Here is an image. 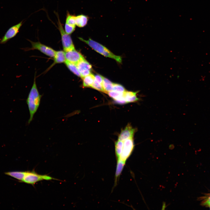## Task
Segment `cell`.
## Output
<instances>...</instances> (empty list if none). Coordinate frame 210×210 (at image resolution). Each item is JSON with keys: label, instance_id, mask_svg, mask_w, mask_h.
I'll use <instances>...</instances> for the list:
<instances>
[{"label": "cell", "instance_id": "6da1fadb", "mask_svg": "<svg viewBox=\"0 0 210 210\" xmlns=\"http://www.w3.org/2000/svg\"><path fill=\"white\" fill-rule=\"evenodd\" d=\"M41 97V95L40 94L37 87L35 77L33 85L26 99L30 115L28 124L33 120L34 116L38 108Z\"/></svg>", "mask_w": 210, "mask_h": 210}, {"label": "cell", "instance_id": "7a4b0ae2", "mask_svg": "<svg viewBox=\"0 0 210 210\" xmlns=\"http://www.w3.org/2000/svg\"><path fill=\"white\" fill-rule=\"evenodd\" d=\"M79 38L82 41L88 44L93 50L103 56L113 59L118 62L121 63L122 58L121 57L114 55L106 48L101 44L90 38L88 40H84L81 38Z\"/></svg>", "mask_w": 210, "mask_h": 210}, {"label": "cell", "instance_id": "3957f363", "mask_svg": "<svg viewBox=\"0 0 210 210\" xmlns=\"http://www.w3.org/2000/svg\"><path fill=\"white\" fill-rule=\"evenodd\" d=\"M57 18V24L58 29L61 34L63 48L64 52L75 49L74 46L70 36L66 33L62 24L58 13H56Z\"/></svg>", "mask_w": 210, "mask_h": 210}, {"label": "cell", "instance_id": "277c9868", "mask_svg": "<svg viewBox=\"0 0 210 210\" xmlns=\"http://www.w3.org/2000/svg\"><path fill=\"white\" fill-rule=\"evenodd\" d=\"M53 179H56L47 175L39 174L34 171H27L26 172L22 182L34 185L37 182L41 181H49Z\"/></svg>", "mask_w": 210, "mask_h": 210}, {"label": "cell", "instance_id": "5b68a950", "mask_svg": "<svg viewBox=\"0 0 210 210\" xmlns=\"http://www.w3.org/2000/svg\"><path fill=\"white\" fill-rule=\"evenodd\" d=\"M123 141V146L120 160L126 162L133 151L134 145L133 138L127 139Z\"/></svg>", "mask_w": 210, "mask_h": 210}, {"label": "cell", "instance_id": "8992f818", "mask_svg": "<svg viewBox=\"0 0 210 210\" xmlns=\"http://www.w3.org/2000/svg\"><path fill=\"white\" fill-rule=\"evenodd\" d=\"M22 21L18 24L10 27L0 40V44H4L14 37L19 32V29L23 24Z\"/></svg>", "mask_w": 210, "mask_h": 210}, {"label": "cell", "instance_id": "52a82bcc", "mask_svg": "<svg viewBox=\"0 0 210 210\" xmlns=\"http://www.w3.org/2000/svg\"><path fill=\"white\" fill-rule=\"evenodd\" d=\"M31 43L32 49H36L45 54L50 57H53L56 51L52 48L45 45L39 42H34L29 41Z\"/></svg>", "mask_w": 210, "mask_h": 210}, {"label": "cell", "instance_id": "ba28073f", "mask_svg": "<svg viewBox=\"0 0 210 210\" xmlns=\"http://www.w3.org/2000/svg\"><path fill=\"white\" fill-rule=\"evenodd\" d=\"M65 53L66 61L76 64L84 59L81 54L75 49L65 52Z\"/></svg>", "mask_w": 210, "mask_h": 210}, {"label": "cell", "instance_id": "9c48e42d", "mask_svg": "<svg viewBox=\"0 0 210 210\" xmlns=\"http://www.w3.org/2000/svg\"><path fill=\"white\" fill-rule=\"evenodd\" d=\"M76 65L82 78L91 74L92 66L85 59L79 62Z\"/></svg>", "mask_w": 210, "mask_h": 210}, {"label": "cell", "instance_id": "30bf717a", "mask_svg": "<svg viewBox=\"0 0 210 210\" xmlns=\"http://www.w3.org/2000/svg\"><path fill=\"white\" fill-rule=\"evenodd\" d=\"M136 129L133 128L130 124H128L122 130L119 134L118 140L123 141L128 139L133 138Z\"/></svg>", "mask_w": 210, "mask_h": 210}, {"label": "cell", "instance_id": "8fae6325", "mask_svg": "<svg viewBox=\"0 0 210 210\" xmlns=\"http://www.w3.org/2000/svg\"><path fill=\"white\" fill-rule=\"evenodd\" d=\"M124 92H119L112 90L108 92L107 93L116 103L119 104H123L126 103L124 97Z\"/></svg>", "mask_w": 210, "mask_h": 210}, {"label": "cell", "instance_id": "7c38bea8", "mask_svg": "<svg viewBox=\"0 0 210 210\" xmlns=\"http://www.w3.org/2000/svg\"><path fill=\"white\" fill-rule=\"evenodd\" d=\"M54 57V62L49 68H51L56 64L65 63L66 61L65 52L62 50L56 51Z\"/></svg>", "mask_w": 210, "mask_h": 210}, {"label": "cell", "instance_id": "4fadbf2b", "mask_svg": "<svg viewBox=\"0 0 210 210\" xmlns=\"http://www.w3.org/2000/svg\"><path fill=\"white\" fill-rule=\"evenodd\" d=\"M138 91L133 92L125 91L124 93V97L127 103L134 102L137 101L139 99L137 97Z\"/></svg>", "mask_w": 210, "mask_h": 210}, {"label": "cell", "instance_id": "5bb4252c", "mask_svg": "<svg viewBox=\"0 0 210 210\" xmlns=\"http://www.w3.org/2000/svg\"><path fill=\"white\" fill-rule=\"evenodd\" d=\"M88 17L83 14L76 16V25L79 27H85L87 24Z\"/></svg>", "mask_w": 210, "mask_h": 210}, {"label": "cell", "instance_id": "9a60e30c", "mask_svg": "<svg viewBox=\"0 0 210 210\" xmlns=\"http://www.w3.org/2000/svg\"><path fill=\"white\" fill-rule=\"evenodd\" d=\"M117 166L115 175V185L117 183L118 179L119 177L126 162L120 160L117 161Z\"/></svg>", "mask_w": 210, "mask_h": 210}, {"label": "cell", "instance_id": "2e32d148", "mask_svg": "<svg viewBox=\"0 0 210 210\" xmlns=\"http://www.w3.org/2000/svg\"><path fill=\"white\" fill-rule=\"evenodd\" d=\"M83 87H91L95 80V76L90 74L83 78Z\"/></svg>", "mask_w": 210, "mask_h": 210}, {"label": "cell", "instance_id": "e0dca14e", "mask_svg": "<svg viewBox=\"0 0 210 210\" xmlns=\"http://www.w3.org/2000/svg\"><path fill=\"white\" fill-rule=\"evenodd\" d=\"M26 172L12 171L5 173V174L22 182Z\"/></svg>", "mask_w": 210, "mask_h": 210}, {"label": "cell", "instance_id": "ac0fdd59", "mask_svg": "<svg viewBox=\"0 0 210 210\" xmlns=\"http://www.w3.org/2000/svg\"><path fill=\"white\" fill-rule=\"evenodd\" d=\"M123 142L118 140L115 143V150L117 161L120 160V156L122 153Z\"/></svg>", "mask_w": 210, "mask_h": 210}, {"label": "cell", "instance_id": "d6986e66", "mask_svg": "<svg viewBox=\"0 0 210 210\" xmlns=\"http://www.w3.org/2000/svg\"><path fill=\"white\" fill-rule=\"evenodd\" d=\"M113 84L108 79L103 77L102 86L104 92L107 93L108 92L113 90Z\"/></svg>", "mask_w": 210, "mask_h": 210}, {"label": "cell", "instance_id": "ffe728a7", "mask_svg": "<svg viewBox=\"0 0 210 210\" xmlns=\"http://www.w3.org/2000/svg\"><path fill=\"white\" fill-rule=\"evenodd\" d=\"M68 69L74 74L81 77L80 74L76 64L66 61L64 63Z\"/></svg>", "mask_w": 210, "mask_h": 210}, {"label": "cell", "instance_id": "44dd1931", "mask_svg": "<svg viewBox=\"0 0 210 210\" xmlns=\"http://www.w3.org/2000/svg\"><path fill=\"white\" fill-rule=\"evenodd\" d=\"M65 23L70 25L76 26V16L74 15H71L68 12H67Z\"/></svg>", "mask_w": 210, "mask_h": 210}, {"label": "cell", "instance_id": "7402d4cb", "mask_svg": "<svg viewBox=\"0 0 210 210\" xmlns=\"http://www.w3.org/2000/svg\"><path fill=\"white\" fill-rule=\"evenodd\" d=\"M75 28V25H72L65 23L64 30L66 33L70 35L74 31Z\"/></svg>", "mask_w": 210, "mask_h": 210}, {"label": "cell", "instance_id": "603a6c76", "mask_svg": "<svg viewBox=\"0 0 210 210\" xmlns=\"http://www.w3.org/2000/svg\"><path fill=\"white\" fill-rule=\"evenodd\" d=\"M90 87L99 91L104 92L102 85L98 83L95 80Z\"/></svg>", "mask_w": 210, "mask_h": 210}, {"label": "cell", "instance_id": "cb8c5ba5", "mask_svg": "<svg viewBox=\"0 0 210 210\" xmlns=\"http://www.w3.org/2000/svg\"><path fill=\"white\" fill-rule=\"evenodd\" d=\"M113 90L121 92H124L126 91L122 85L116 83L113 84Z\"/></svg>", "mask_w": 210, "mask_h": 210}, {"label": "cell", "instance_id": "d4e9b609", "mask_svg": "<svg viewBox=\"0 0 210 210\" xmlns=\"http://www.w3.org/2000/svg\"><path fill=\"white\" fill-rule=\"evenodd\" d=\"M95 80L98 83L102 85L103 77L99 74H97L95 76Z\"/></svg>", "mask_w": 210, "mask_h": 210}, {"label": "cell", "instance_id": "484cf974", "mask_svg": "<svg viewBox=\"0 0 210 210\" xmlns=\"http://www.w3.org/2000/svg\"><path fill=\"white\" fill-rule=\"evenodd\" d=\"M205 204L210 206V196L206 202Z\"/></svg>", "mask_w": 210, "mask_h": 210}, {"label": "cell", "instance_id": "4316f807", "mask_svg": "<svg viewBox=\"0 0 210 210\" xmlns=\"http://www.w3.org/2000/svg\"></svg>", "mask_w": 210, "mask_h": 210}]
</instances>
